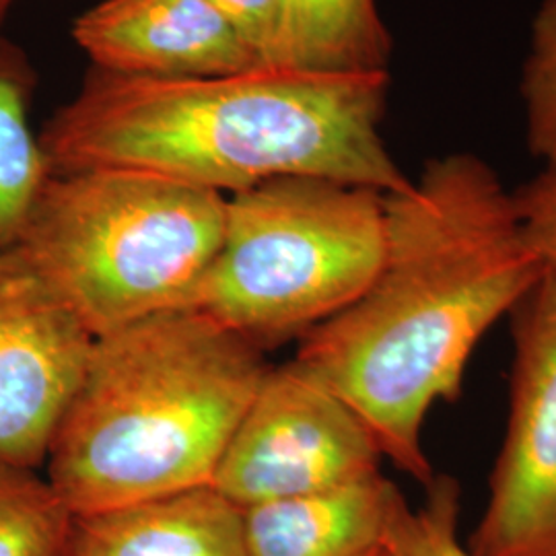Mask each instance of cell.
<instances>
[{"instance_id":"9a60e30c","label":"cell","mask_w":556,"mask_h":556,"mask_svg":"<svg viewBox=\"0 0 556 556\" xmlns=\"http://www.w3.org/2000/svg\"><path fill=\"white\" fill-rule=\"evenodd\" d=\"M427 497L413 507L400 493L379 542L381 556H472L459 540L462 486L456 478L435 475Z\"/></svg>"},{"instance_id":"7a4b0ae2","label":"cell","mask_w":556,"mask_h":556,"mask_svg":"<svg viewBox=\"0 0 556 556\" xmlns=\"http://www.w3.org/2000/svg\"><path fill=\"white\" fill-rule=\"evenodd\" d=\"M388 71L326 73L264 64L194 79L93 68L46 122L50 174L130 167L219 194L268 179L319 178L394 194L408 188L379 135Z\"/></svg>"},{"instance_id":"9c48e42d","label":"cell","mask_w":556,"mask_h":556,"mask_svg":"<svg viewBox=\"0 0 556 556\" xmlns=\"http://www.w3.org/2000/svg\"><path fill=\"white\" fill-rule=\"evenodd\" d=\"M73 38L96 68L124 77L194 79L264 66L213 0H105Z\"/></svg>"},{"instance_id":"30bf717a","label":"cell","mask_w":556,"mask_h":556,"mask_svg":"<svg viewBox=\"0 0 556 556\" xmlns=\"http://www.w3.org/2000/svg\"><path fill=\"white\" fill-rule=\"evenodd\" d=\"M64 556H245L243 517L204 484L73 516Z\"/></svg>"},{"instance_id":"ba28073f","label":"cell","mask_w":556,"mask_h":556,"mask_svg":"<svg viewBox=\"0 0 556 556\" xmlns=\"http://www.w3.org/2000/svg\"><path fill=\"white\" fill-rule=\"evenodd\" d=\"M91 346L20 250L0 252V464L40 472Z\"/></svg>"},{"instance_id":"ffe728a7","label":"cell","mask_w":556,"mask_h":556,"mask_svg":"<svg viewBox=\"0 0 556 556\" xmlns=\"http://www.w3.org/2000/svg\"><path fill=\"white\" fill-rule=\"evenodd\" d=\"M363 556H381V548H379V546H376V548H374V551H369V553H367V555H363Z\"/></svg>"},{"instance_id":"2e32d148","label":"cell","mask_w":556,"mask_h":556,"mask_svg":"<svg viewBox=\"0 0 556 556\" xmlns=\"http://www.w3.org/2000/svg\"><path fill=\"white\" fill-rule=\"evenodd\" d=\"M528 147L556 169V0H542L532 25L530 54L521 77Z\"/></svg>"},{"instance_id":"4fadbf2b","label":"cell","mask_w":556,"mask_h":556,"mask_svg":"<svg viewBox=\"0 0 556 556\" xmlns=\"http://www.w3.org/2000/svg\"><path fill=\"white\" fill-rule=\"evenodd\" d=\"M36 73L0 36V252L20 243L50 167L29 122Z\"/></svg>"},{"instance_id":"8fae6325","label":"cell","mask_w":556,"mask_h":556,"mask_svg":"<svg viewBox=\"0 0 556 556\" xmlns=\"http://www.w3.org/2000/svg\"><path fill=\"white\" fill-rule=\"evenodd\" d=\"M400 489L381 472L241 509L245 556H363L379 546Z\"/></svg>"},{"instance_id":"6da1fadb","label":"cell","mask_w":556,"mask_h":556,"mask_svg":"<svg viewBox=\"0 0 556 556\" xmlns=\"http://www.w3.org/2000/svg\"><path fill=\"white\" fill-rule=\"evenodd\" d=\"M386 252L351 305L299 338L298 361L357 415L381 457L420 484L435 470L422 427L462 396L478 342L544 275L514 194L472 153L429 161L383 194Z\"/></svg>"},{"instance_id":"5b68a950","label":"cell","mask_w":556,"mask_h":556,"mask_svg":"<svg viewBox=\"0 0 556 556\" xmlns=\"http://www.w3.org/2000/svg\"><path fill=\"white\" fill-rule=\"evenodd\" d=\"M383 252L381 192L268 179L227 197L217 256L188 309L258 349L303 338L369 287Z\"/></svg>"},{"instance_id":"ac0fdd59","label":"cell","mask_w":556,"mask_h":556,"mask_svg":"<svg viewBox=\"0 0 556 556\" xmlns=\"http://www.w3.org/2000/svg\"><path fill=\"white\" fill-rule=\"evenodd\" d=\"M256 52L262 64H277L285 0H213Z\"/></svg>"},{"instance_id":"8992f818","label":"cell","mask_w":556,"mask_h":556,"mask_svg":"<svg viewBox=\"0 0 556 556\" xmlns=\"http://www.w3.org/2000/svg\"><path fill=\"white\" fill-rule=\"evenodd\" d=\"M381 459L355 410L293 358L262 379L211 486L248 509L374 477Z\"/></svg>"},{"instance_id":"5bb4252c","label":"cell","mask_w":556,"mask_h":556,"mask_svg":"<svg viewBox=\"0 0 556 556\" xmlns=\"http://www.w3.org/2000/svg\"><path fill=\"white\" fill-rule=\"evenodd\" d=\"M71 523L38 470L0 464V556H64Z\"/></svg>"},{"instance_id":"277c9868","label":"cell","mask_w":556,"mask_h":556,"mask_svg":"<svg viewBox=\"0 0 556 556\" xmlns=\"http://www.w3.org/2000/svg\"><path fill=\"white\" fill-rule=\"evenodd\" d=\"M225 211L219 192L153 172L50 174L15 248L96 338L188 309Z\"/></svg>"},{"instance_id":"7c38bea8","label":"cell","mask_w":556,"mask_h":556,"mask_svg":"<svg viewBox=\"0 0 556 556\" xmlns=\"http://www.w3.org/2000/svg\"><path fill=\"white\" fill-rule=\"evenodd\" d=\"M390 52L376 0H285L280 66L379 73L388 71Z\"/></svg>"},{"instance_id":"52a82bcc","label":"cell","mask_w":556,"mask_h":556,"mask_svg":"<svg viewBox=\"0 0 556 556\" xmlns=\"http://www.w3.org/2000/svg\"><path fill=\"white\" fill-rule=\"evenodd\" d=\"M509 417L472 556H556V273L509 314Z\"/></svg>"},{"instance_id":"e0dca14e","label":"cell","mask_w":556,"mask_h":556,"mask_svg":"<svg viewBox=\"0 0 556 556\" xmlns=\"http://www.w3.org/2000/svg\"><path fill=\"white\" fill-rule=\"evenodd\" d=\"M511 194L528 248L544 273H556V169H542Z\"/></svg>"},{"instance_id":"d6986e66","label":"cell","mask_w":556,"mask_h":556,"mask_svg":"<svg viewBox=\"0 0 556 556\" xmlns=\"http://www.w3.org/2000/svg\"><path fill=\"white\" fill-rule=\"evenodd\" d=\"M13 2H15V0H0V27H2V23L7 20V15H9L11 7H13Z\"/></svg>"},{"instance_id":"3957f363","label":"cell","mask_w":556,"mask_h":556,"mask_svg":"<svg viewBox=\"0 0 556 556\" xmlns=\"http://www.w3.org/2000/svg\"><path fill=\"white\" fill-rule=\"evenodd\" d=\"M268 369L262 349L194 309L96 337L43 478L71 516L211 484Z\"/></svg>"}]
</instances>
